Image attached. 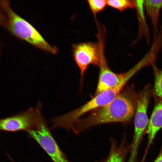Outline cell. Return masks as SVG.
<instances>
[{
	"label": "cell",
	"mask_w": 162,
	"mask_h": 162,
	"mask_svg": "<svg viewBox=\"0 0 162 162\" xmlns=\"http://www.w3.org/2000/svg\"><path fill=\"white\" fill-rule=\"evenodd\" d=\"M134 111L133 104L127 93L120 92L106 104L74 122L71 130L75 134H78L91 128L102 124L126 123L133 116Z\"/></svg>",
	"instance_id": "1"
},
{
	"label": "cell",
	"mask_w": 162,
	"mask_h": 162,
	"mask_svg": "<svg viewBox=\"0 0 162 162\" xmlns=\"http://www.w3.org/2000/svg\"><path fill=\"white\" fill-rule=\"evenodd\" d=\"M135 8L136 10L140 23V27L142 32L147 33V26L145 21L144 9V0H135Z\"/></svg>",
	"instance_id": "12"
},
{
	"label": "cell",
	"mask_w": 162,
	"mask_h": 162,
	"mask_svg": "<svg viewBox=\"0 0 162 162\" xmlns=\"http://www.w3.org/2000/svg\"><path fill=\"white\" fill-rule=\"evenodd\" d=\"M155 76L154 87L156 95L162 99V70H158L155 68Z\"/></svg>",
	"instance_id": "14"
},
{
	"label": "cell",
	"mask_w": 162,
	"mask_h": 162,
	"mask_svg": "<svg viewBox=\"0 0 162 162\" xmlns=\"http://www.w3.org/2000/svg\"><path fill=\"white\" fill-rule=\"evenodd\" d=\"M99 42H81L73 44L72 52L74 60L80 71V81L82 84L85 73L91 65L99 66L104 45L101 38Z\"/></svg>",
	"instance_id": "4"
},
{
	"label": "cell",
	"mask_w": 162,
	"mask_h": 162,
	"mask_svg": "<svg viewBox=\"0 0 162 162\" xmlns=\"http://www.w3.org/2000/svg\"><path fill=\"white\" fill-rule=\"evenodd\" d=\"M1 25L15 36L43 50L56 54L57 47L50 45L29 23L11 9L8 0H0Z\"/></svg>",
	"instance_id": "2"
},
{
	"label": "cell",
	"mask_w": 162,
	"mask_h": 162,
	"mask_svg": "<svg viewBox=\"0 0 162 162\" xmlns=\"http://www.w3.org/2000/svg\"><path fill=\"white\" fill-rule=\"evenodd\" d=\"M154 162H162V148L158 157Z\"/></svg>",
	"instance_id": "15"
},
{
	"label": "cell",
	"mask_w": 162,
	"mask_h": 162,
	"mask_svg": "<svg viewBox=\"0 0 162 162\" xmlns=\"http://www.w3.org/2000/svg\"><path fill=\"white\" fill-rule=\"evenodd\" d=\"M122 88L120 87L110 89L95 95L91 100L79 107L51 119V130L62 128L70 130L72 124L83 115L106 104L114 99Z\"/></svg>",
	"instance_id": "3"
},
{
	"label": "cell",
	"mask_w": 162,
	"mask_h": 162,
	"mask_svg": "<svg viewBox=\"0 0 162 162\" xmlns=\"http://www.w3.org/2000/svg\"><path fill=\"white\" fill-rule=\"evenodd\" d=\"M42 117L40 110L31 107L19 114L1 119L0 129L5 132H26L36 128Z\"/></svg>",
	"instance_id": "7"
},
{
	"label": "cell",
	"mask_w": 162,
	"mask_h": 162,
	"mask_svg": "<svg viewBox=\"0 0 162 162\" xmlns=\"http://www.w3.org/2000/svg\"><path fill=\"white\" fill-rule=\"evenodd\" d=\"M162 128V101L158 103L155 106L149 121L146 131L148 141L146 153L152 144L155 135Z\"/></svg>",
	"instance_id": "8"
},
{
	"label": "cell",
	"mask_w": 162,
	"mask_h": 162,
	"mask_svg": "<svg viewBox=\"0 0 162 162\" xmlns=\"http://www.w3.org/2000/svg\"><path fill=\"white\" fill-rule=\"evenodd\" d=\"M50 156L54 162H70L52 136L42 117L38 127L26 131Z\"/></svg>",
	"instance_id": "6"
},
{
	"label": "cell",
	"mask_w": 162,
	"mask_h": 162,
	"mask_svg": "<svg viewBox=\"0 0 162 162\" xmlns=\"http://www.w3.org/2000/svg\"><path fill=\"white\" fill-rule=\"evenodd\" d=\"M110 142V152L105 162H124L128 149L122 144L118 146L113 138Z\"/></svg>",
	"instance_id": "10"
},
{
	"label": "cell",
	"mask_w": 162,
	"mask_h": 162,
	"mask_svg": "<svg viewBox=\"0 0 162 162\" xmlns=\"http://www.w3.org/2000/svg\"><path fill=\"white\" fill-rule=\"evenodd\" d=\"M105 162V161H102V162Z\"/></svg>",
	"instance_id": "16"
},
{
	"label": "cell",
	"mask_w": 162,
	"mask_h": 162,
	"mask_svg": "<svg viewBox=\"0 0 162 162\" xmlns=\"http://www.w3.org/2000/svg\"><path fill=\"white\" fill-rule=\"evenodd\" d=\"M99 73L95 95L110 89L121 87L123 88L128 80L138 70L139 68L136 65L128 71L122 74H116L109 67L104 51L100 58Z\"/></svg>",
	"instance_id": "5"
},
{
	"label": "cell",
	"mask_w": 162,
	"mask_h": 162,
	"mask_svg": "<svg viewBox=\"0 0 162 162\" xmlns=\"http://www.w3.org/2000/svg\"><path fill=\"white\" fill-rule=\"evenodd\" d=\"M107 5L114 9L123 12L130 8H135L134 1L130 0H107Z\"/></svg>",
	"instance_id": "11"
},
{
	"label": "cell",
	"mask_w": 162,
	"mask_h": 162,
	"mask_svg": "<svg viewBox=\"0 0 162 162\" xmlns=\"http://www.w3.org/2000/svg\"><path fill=\"white\" fill-rule=\"evenodd\" d=\"M144 6L151 20L154 34L156 35L158 32L159 15L162 8V0H144Z\"/></svg>",
	"instance_id": "9"
},
{
	"label": "cell",
	"mask_w": 162,
	"mask_h": 162,
	"mask_svg": "<svg viewBox=\"0 0 162 162\" xmlns=\"http://www.w3.org/2000/svg\"><path fill=\"white\" fill-rule=\"evenodd\" d=\"M87 3L93 14H97L103 10L107 5L106 0H88Z\"/></svg>",
	"instance_id": "13"
}]
</instances>
